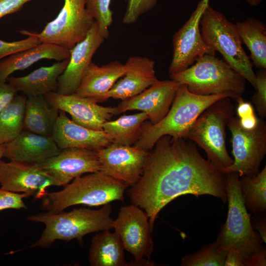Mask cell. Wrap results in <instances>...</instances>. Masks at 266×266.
<instances>
[{"label": "cell", "instance_id": "1", "mask_svg": "<svg viewBox=\"0 0 266 266\" xmlns=\"http://www.w3.org/2000/svg\"><path fill=\"white\" fill-rule=\"evenodd\" d=\"M186 139L160 137L149 151L140 178L128 191L132 203L147 213L153 230L161 210L181 195H207L227 201L225 174Z\"/></svg>", "mask_w": 266, "mask_h": 266}, {"label": "cell", "instance_id": "2", "mask_svg": "<svg viewBox=\"0 0 266 266\" xmlns=\"http://www.w3.org/2000/svg\"><path fill=\"white\" fill-rule=\"evenodd\" d=\"M226 97L221 95H196L188 90L186 85L180 84L166 116L155 124L146 120L133 146L150 151L164 135L187 139L188 132L200 114L214 102Z\"/></svg>", "mask_w": 266, "mask_h": 266}, {"label": "cell", "instance_id": "3", "mask_svg": "<svg viewBox=\"0 0 266 266\" xmlns=\"http://www.w3.org/2000/svg\"><path fill=\"white\" fill-rule=\"evenodd\" d=\"M112 211L109 203L97 210L80 208L66 212L47 211L29 216L28 221L42 223L45 228L40 238L29 247H48L57 240L77 239L82 243L88 233L112 228Z\"/></svg>", "mask_w": 266, "mask_h": 266}, {"label": "cell", "instance_id": "4", "mask_svg": "<svg viewBox=\"0 0 266 266\" xmlns=\"http://www.w3.org/2000/svg\"><path fill=\"white\" fill-rule=\"evenodd\" d=\"M129 186L100 171L89 173L73 179L60 191L48 193L42 207L47 211L58 213L77 204L97 206L114 200H124V192Z\"/></svg>", "mask_w": 266, "mask_h": 266}, {"label": "cell", "instance_id": "5", "mask_svg": "<svg viewBox=\"0 0 266 266\" xmlns=\"http://www.w3.org/2000/svg\"><path fill=\"white\" fill-rule=\"evenodd\" d=\"M171 79L185 84L193 94L221 95L236 101L246 89V79L223 59L205 54L187 69L170 74Z\"/></svg>", "mask_w": 266, "mask_h": 266}, {"label": "cell", "instance_id": "6", "mask_svg": "<svg viewBox=\"0 0 266 266\" xmlns=\"http://www.w3.org/2000/svg\"><path fill=\"white\" fill-rule=\"evenodd\" d=\"M225 175L228 211L215 242L220 250L227 253L234 249L244 258L261 247L264 242L252 226L243 201L239 174L231 172Z\"/></svg>", "mask_w": 266, "mask_h": 266}, {"label": "cell", "instance_id": "7", "mask_svg": "<svg viewBox=\"0 0 266 266\" xmlns=\"http://www.w3.org/2000/svg\"><path fill=\"white\" fill-rule=\"evenodd\" d=\"M200 32L205 42L241 75L254 87L256 75L253 64L242 47L236 25L208 3L204 6L200 20Z\"/></svg>", "mask_w": 266, "mask_h": 266}, {"label": "cell", "instance_id": "8", "mask_svg": "<svg viewBox=\"0 0 266 266\" xmlns=\"http://www.w3.org/2000/svg\"><path fill=\"white\" fill-rule=\"evenodd\" d=\"M233 109L230 98L218 100L200 114L187 136L205 152L207 160L221 171L233 162L226 143V127L233 116Z\"/></svg>", "mask_w": 266, "mask_h": 266}, {"label": "cell", "instance_id": "9", "mask_svg": "<svg viewBox=\"0 0 266 266\" xmlns=\"http://www.w3.org/2000/svg\"><path fill=\"white\" fill-rule=\"evenodd\" d=\"M232 138L233 164L221 171L224 174L237 172L240 176L252 177L260 171L266 154V123L259 119L257 126L252 130L242 128L238 118L233 116L228 122Z\"/></svg>", "mask_w": 266, "mask_h": 266}, {"label": "cell", "instance_id": "10", "mask_svg": "<svg viewBox=\"0 0 266 266\" xmlns=\"http://www.w3.org/2000/svg\"><path fill=\"white\" fill-rule=\"evenodd\" d=\"M94 19L86 7V0H64L57 16L39 33L31 32L41 43L54 44L68 50L83 40Z\"/></svg>", "mask_w": 266, "mask_h": 266}, {"label": "cell", "instance_id": "11", "mask_svg": "<svg viewBox=\"0 0 266 266\" xmlns=\"http://www.w3.org/2000/svg\"><path fill=\"white\" fill-rule=\"evenodd\" d=\"M112 228L120 237L124 249L134 257L131 265H154L149 261L154 243L147 213L132 203L122 207L117 218L112 221Z\"/></svg>", "mask_w": 266, "mask_h": 266}, {"label": "cell", "instance_id": "12", "mask_svg": "<svg viewBox=\"0 0 266 266\" xmlns=\"http://www.w3.org/2000/svg\"><path fill=\"white\" fill-rule=\"evenodd\" d=\"M208 1L200 0L190 18L173 35L170 74L187 69L205 54L215 55L216 52L205 42L200 27L202 11Z\"/></svg>", "mask_w": 266, "mask_h": 266}, {"label": "cell", "instance_id": "13", "mask_svg": "<svg viewBox=\"0 0 266 266\" xmlns=\"http://www.w3.org/2000/svg\"><path fill=\"white\" fill-rule=\"evenodd\" d=\"M96 151L100 171L132 186L140 178L150 151L113 143Z\"/></svg>", "mask_w": 266, "mask_h": 266}, {"label": "cell", "instance_id": "14", "mask_svg": "<svg viewBox=\"0 0 266 266\" xmlns=\"http://www.w3.org/2000/svg\"><path fill=\"white\" fill-rule=\"evenodd\" d=\"M0 185L1 189L26 193L36 199L43 198L47 189L62 184L36 164L0 161Z\"/></svg>", "mask_w": 266, "mask_h": 266}, {"label": "cell", "instance_id": "15", "mask_svg": "<svg viewBox=\"0 0 266 266\" xmlns=\"http://www.w3.org/2000/svg\"><path fill=\"white\" fill-rule=\"evenodd\" d=\"M44 97L52 107L68 113L73 122L91 130L103 131V124L117 115L115 107L101 106L75 93L63 95L53 92Z\"/></svg>", "mask_w": 266, "mask_h": 266}, {"label": "cell", "instance_id": "16", "mask_svg": "<svg viewBox=\"0 0 266 266\" xmlns=\"http://www.w3.org/2000/svg\"><path fill=\"white\" fill-rule=\"evenodd\" d=\"M180 85L172 79L158 80L140 93L122 100L115 106L116 114L129 110H139L147 114L151 124H156L169 111Z\"/></svg>", "mask_w": 266, "mask_h": 266}, {"label": "cell", "instance_id": "17", "mask_svg": "<svg viewBox=\"0 0 266 266\" xmlns=\"http://www.w3.org/2000/svg\"><path fill=\"white\" fill-rule=\"evenodd\" d=\"M36 164L63 186L84 173L100 170L97 151L82 148L61 149L56 155Z\"/></svg>", "mask_w": 266, "mask_h": 266}, {"label": "cell", "instance_id": "18", "mask_svg": "<svg viewBox=\"0 0 266 266\" xmlns=\"http://www.w3.org/2000/svg\"><path fill=\"white\" fill-rule=\"evenodd\" d=\"M104 39L94 21L85 38L70 50L69 62L58 78L56 92L63 95L75 93L93 56Z\"/></svg>", "mask_w": 266, "mask_h": 266}, {"label": "cell", "instance_id": "19", "mask_svg": "<svg viewBox=\"0 0 266 266\" xmlns=\"http://www.w3.org/2000/svg\"><path fill=\"white\" fill-rule=\"evenodd\" d=\"M124 65V75L103 96L101 102L109 98L124 100L131 98L158 80L155 74V62L147 57H130Z\"/></svg>", "mask_w": 266, "mask_h": 266}, {"label": "cell", "instance_id": "20", "mask_svg": "<svg viewBox=\"0 0 266 266\" xmlns=\"http://www.w3.org/2000/svg\"><path fill=\"white\" fill-rule=\"evenodd\" d=\"M52 137L61 149L82 148L96 151L114 143L113 139L103 131L79 125L62 110H59Z\"/></svg>", "mask_w": 266, "mask_h": 266}, {"label": "cell", "instance_id": "21", "mask_svg": "<svg viewBox=\"0 0 266 266\" xmlns=\"http://www.w3.org/2000/svg\"><path fill=\"white\" fill-rule=\"evenodd\" d=\"M3 145V157L10 161L28 163L42 162L61 150L52 136L24 130L14 139Z\"/></svg>", "mask_w": 266, "mask_h": 266}, {"label": "cell", "instance_id": "22", "mask_svg": "<svg viewBox=\"0 0 266 266\" xmlns=\"http://www.w3.org/2000/svg\"><path fill=\"white\" fill-rule=\"evenodd\" d=\"M125 71L124 64L117 61L101 66L92 62L75 94L101 102L103 96L124 75Z\"/></svg>", "mask_w": 266, "mask_h": 266}, {"label": "cell", "instance_id": "23", "mask_svg": "<svg viewBox=\"0 0 266 266\" xmlns=\"http://www.w3.org/2000/svg\"><path fill=\"white\" fill-rule=\"evenodd\" d=\"M69 56L70 50L43 42L15 52L0 60V81H6L13 72L26 69L42 59L61 61L68 59Z\"/></svg>", "mask_w": 266, "mask_h": 266}, {"label": "cell", "instance_id": "24", "mask_svg": "<svg viewBox=\"0 0 266 266\" xmlns=\"http://www.w3.org/2000/svg\"><path fill=\"white\" fill-rule=\"evenodd\" d=\"M69 58L48 66L40 67L21 77H9L8 83L27 97L44 96L56 92L59 76L66 68Z\"/></svg>", "mask_w": 266, "mask_h": 266}, {"label": "cell", "instance_id": "25", "mask_svg": "<svg viewBox=\"0 0 266 266\" xmlns=\"http://www.w3.org/2000/svg\"><path fill=\"white\" fill-rule=\"evenodd\" d=\"M124 248L117 234L109 230L102 231L93 237L88 260L92 266H125Z\"/></svg>", "mask_w": 266, "mask_h": 266}, {"label": "cell", "instance_id": "26", "mask_svg": "<svg viewBox=\"0 0 266 266\" xmlns=\"http://www.w3.org/2000/svg\"><path fill=\"white\" fill-rule=\"evenodd\" d=\"M58 115L59 110L50 105L43 96L27 97L23 130L52 136Z\"/></svg>", "mask_w": 266, "mask_h": 266}, {"label": "cell", "instance_id": "27", "mask_svg": "<svg viewBox=\"0 0 266 266\" xmlns=\"http://www.w3.org/2000/svg\"><path fill=\"white\" fill-rule=\"evenodd\" d=\"M242 43L249 50L252 64L258 68L266 69V26L253 17L235 24Z\"/></svg>", "mask_w": 266, "mask_h": 266}, {"label": "cell", "instance_id": "28", "mask_svg": "<svg viewBox=\"0 0 266 266\" xmlns=\"http://www.w3.org/2000/svg\"><path fill=\"white\" fill-rule=\"evenodd\" d=\"M148 120L143 112L124 115L113 121H108L103 125V131L119 144L133 146L138 139L143 123Z\"/></svg>", "mask_w": 266, "mask_h": 266}, {"label": "cell", "instance_id": "29", "mask_svg": "<svg viewBox=\"0 0 266 266\" xmlns=\"http://www.w3.org/2000/svg\"><path fill=\"white\" fill-rule=\"evenodd\" d=\"M27 97L16 95L0 112V144L8 143L23 130L25 107Z\"/></svg>", "mask_w": 266, "mask_h": 266}, {"label": "cell", "instance_id": "30", "mask_svg": "<svg viewBox=\"0 0 266 266\" xmlns=\"http://www.w3.org/2000/svg\"><path fill=\"white\" fill-rule=\"evenodd\" d=\"M239 185L243 201L252 213L266 210V166L255 176H240Z\"/></svg>", "mask_w": 266, "mask_h": 266}, {"label": "cell", "instance_id": "31", "mask_svg": "<svg viewBox=\"0 0 266 266\" xmlns=\"http://www.w3.org/2000/svg\"><path fill=\"white\" fill-rule=\"evenodd\" d=\"M227 253L220 250L215 241L183 256L181 266H224Z\"/></svg>", "mask_w": 266, "mask_h": 266}, {"label": "cell", "instance_id": "32", "mask_svg": "<svg viewBox=\"0 0 266 266\" xmlns=\"http://www.w3.org/2000/svg\"><path fill=\"white\" fill-rule=\"evenodd\" d=\"M111 0H86V7L96 22L100 34L104 39L109 35V28L113 22Z\"/></svg>", "mask_w": 266, "mask_h": 266}, {"label": "cell", "instance_id": "33", "mask_svg": "<svg viewBox=\"0 0 266 266\" xmlns=\"http://www.w3.org/2000/svg\"><path fill=\"white\" fill-rule=\"evenodd\" d=\"M158 0H127L122 22L130 25L135 23L140 16L152 9Z\"/></svg>", "mask_w": 266, "mask_h": 266}, {"label": "cell", "instance_id": "34", "mask_svg": "<svg viewBox=\"0 0 266 266\" xmlns=\"http://www.w3.org/2000/svg\"><path fill=\"white\" fill-rule=\"evenodd\" d=\"M256 80L254 88L255 93L251 98V102L255 105L261 118L266 117V70L259 69L256 73Z\"/></svg>", "mask_w": 266, "mask_h": 266}, {"label": "cell", "instance_id": "35", "mask_svg": "<svg viewBox=\"0 0 266 266\" xmlns=\"http://www.w3.org/2000/svg\"><path fill=\"white\" fill-rule=\"evenodd\" d=\"M41 43L38 38L33 34L18 41L8 42L0 39V60L15 52L35 46Z\"/></svg>", "mask_w": 266, "mask_h": 266}, {"label": "cell", "instance_id": "36", "mask_svg": "<svg viewBox=\"0 0 266 266\" xmlns=\"http://www.w3.org/2000/svg\"><path fill=\"white\" fill-rule=\"evenodd\" d=\"M29 197L26 193H15L0 188V211L7 209H27L23 199Z\"/></svg>", "mask_w": 266, "mask_h": 266}, {"label": "cell", "instance_id": "37", "mask_svg": "<svg viewBox=\"0 0 266 266\" xmlns=\"http://www.w3.org/2000/svg\"><path fill=\"white\" fill-rule=\"evenodd\" d=\"M17 92L10 83L0 81V112L11 102Z\"/></svg>", "mask_w": 266, "mask_h": 266}, {"label": "cell", "instance_id": "38", "mask_svg": "<svg viewBox=\"0 0 266 266\" xmlns=\"http://www.w3.org/2000/svg\"><path fill=\"white\" fill-rule=\"evenodd\" d=\"M32 0H0V19L20 10L24 5Z\"/></svg>", "mask_w": 266, "mask_h": 266}, {"label": "cell", "instance_id": "39", "mask_svg": "<svg viewBox=\"0 0 266 266\" xmlns=\"http://www.w3.org/2000/svg\"><path fill=\"white\" fill-rule=\"evenodd\" d=\"M244 266H266V248L263 245L248 256L243 258Z\"/></svg>", "mask_w": 266, "mask_h": 266}, {"label": "cell", "instance_id": "40", "mask_svg": "<svg viewBox=\"0 0 266 266\" xmlns=\"http://www.w3.org/2000/svg\"><path fill=\"white\" fill-rule=\"evenodd\" d=\"M253 228L257 230L264 243L266 242V212L250 214Z\"/></svg>", "mask_w": 266, "mask_h": 266}, {"label": "cell", "instance_id": "41", "mask_svg": "<svg viewBox=\"0 0 266 266\" xmlns=\"http://www.w3.org/2000/svg\"><path fill=\"white\" fill-rule=\"evenodd\" d=\"M236 113L239 119L247 118L255 115L254 107L251 102L244 100L242 97L236 101Z\"/></svg>", "mask_w": 266, "mask_h": 266}, {"label": "cell", "instance_id": "42", "mask_svg": "<svg viewBox=\"0 0 266 266\" xmlns=\"http://www.w3.org/2000/svg\"><path fill=\"white\" fill-rule=\"evenodd\" d=\"M224 266H244L243 258L237 250L231 249L227 253Z\"/></svg>", "mask_w": 266, "mask_h": 266}, {"label": "cell", "instance_id": "43", "mask_svg": "<svg viewBox=\"0 0 266 266\" xmlns=\"http://www.w3.org/2000/svg\"><path fill=\"white\" fill-rule=\"evenodd\" d=\"M246 1L253 6H255L259 5L263 0H245Z\"/></svg>", "mask_w": 266, "mask_h": 266}, {"label": "cell", "instance_id": "44", "mask_svg": "<svg viewBox=\"0 0 266 266\" xmlns=\"http://www.w3.org/2000/svg\"><path fill=\"white\" fill-rule=\"evenodd\" d=\"M3 154H4V145L0 144V161L1 160V158L2 157H3Z\"/></svg>", "mask_w": 266, "mask_h": 266}]
</instances>
